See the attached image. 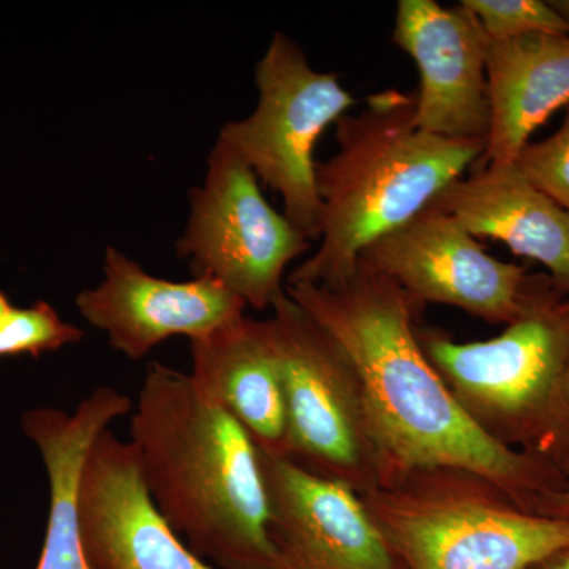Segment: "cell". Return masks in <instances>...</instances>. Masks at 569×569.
Masks as SVG:
<instances>
[{
	"mask_svg": "<svg viewBox=\"0 0 569 569\" xmlns=\"http://www.w3.org/2000/svg\"><path fill=\"white\" fill-rule=\"evenodd\" d=\"M287 295L342 348L353 367L380 466V486L419 470L455 468L489 479L541 512L548 463L500 447L463 413L419 342L425 306L365 258L332 284L288 283Z\"/></svg>",
	"mask_w": 569,
	"mask_h": 569,
	"instance_id": "obj_1",
	"label": "cell"
},
{
	"mask_svg": "<svg viewBox=\"0 0 569 569\" xmlns=\"http://www.w3.org/2000/svg\"><path fill=\"white\" fill-rule=\"evenodd\" d=\"M130 433L153 501L194 556L217 569H284L258 449L189 373L148 366Z\"/></svg>",
	"mask_w": 569,
	"mask_h": 569,
	"instance_id": "obj_2",
	"label": "cell"
},
{
	"mask_svg": "<svg viewBox=\"0 0 569 569\" xmlns=\"http://www.w3.org/2000/svg\"><path fill=\"white\" fill-rule=\"evenodd\" d=\"M336 138L339 151L316 168L320 246L288 283L346 279L367 247L429 208L486 151V141L419 129L415 97L396 89L373 93L365 110L339 119Z\"/></svg>",
	"mask_w": 569,
	"mask_h": 569,
	"instance_id": "obj_3",
	"label": "cell"
},
{
	"mask_svg": "<svg viewBox=\"0 0 569 569\" xmlns=\"http://www.w3.org/2000/svg\"><path fill=\"white\" fill-rule=\"evenodd\" d=\"M419 342L486 437L542 463L569 460V301L542 291L493 339L419 326Z\"/></svg>",
	"mask_w": 569,
	"mask_h": 569,
	"instance_id": "obj_4",
	"label": "cell"
},
{
	"mask_svg": "<svg viewBox=\"0 0 569 569\" xmlns=\"http://www.w3.org/2000/svg\"><path fill=\"white\" fill-rule=\"evenodd\" d=\"M395 569H530L569 550V518L471 471L419 470L362 496Z\"/></svg>",
	"mask_w": 569,
	"mask_h": 569,
	"instance_id": "obj_5",
	"label": "cell"
},
{
	"mask_svg": "<svg viewBox=\"0 0 569 569\" xmlns=\"http://www.w3.org/2000/svg\"><path fill=\"white\" fill-rule=\"evenodd\" d=\"M258 103L252 114L224 123L219 140L276 190L283 216L306 238L320 239L323 204L317 189L316 148L328 127L347 116L356 99L335 73L310 66L302 48L276 32L254 67Z\"/></svg>",
	"mask_w": 569,
	"mask_h": 569,
	"instance_id": "obj_6",
	"label": "cell"
},
{
	"mask_svg": "<svg viewBox=\"0 0 569 569\" xmlns=\"http://www.w3.org/2000/svg\"><path fill=\"white\" fill-rule=\"evenodd\" d=\"M271 310L266 321L287 408V459L366 496L380 486V466L353 367L287 291Z\"/></svg>",
	"mask_w": 569,
	"mask_h": 569,
	"instance_id": "obj_7",
	"label": "cell"
},
{
	"mask_svg": "<svg viewBox=\"0 0 569 569\" xmlns=\"http://www.w3.org/2000/svg\"><path fill=\"white\" fill-rule=\"evenodd\" d=\"M179 257L194 277H209L233 291L247 307L271 309L283 293V276L310 241L277 212L261 192L257 174L217 138L203 186L190 192Z\"/></svg>",
	"mask_w": 569,
	"mask_h": 569,
	"instance_id": "obj_8",
	"label": "cell"
},
{
	"mask_svg": "<svg viewBox=\"0 0 569 569\" xmlns=\"http://www.w3.org/2000/svg\"><path fill=\"white\" fill-rule=\"evenodd\" d=\"M361 258L419 305L458 307L488 323L511 325L545 291L522 266L497 260L458 220L430 206Z\"/></svg>",
	"mask_w": 569,
	"mask_h": 569,
	"instance_id": "obj_9",
	"label": "cell"
},
{
	"mask_svg": "<svg viewBox=\"0 0 569 569\" xmlns=\"http://www.w3.org/2000/svg\"><path fill=\"white\" fill-rule=\"evenodd\" d=\"M78 523L92 569H217L163 518L132 441L110 429L92 441L77 489Z\"/></svg>",
	"mask_w": 569,
	"mask_h": 569,
	"instance_id": "obj_10",
	"label": "cell"
},
{
	"mask_svg": "<svg viewBox=\"0 0 569 569\" xmlns=\"http://www.w3.org/2000/svg\"><path fill=\"white\" fill-rule=\"evenodd\" d=\"M392 41L419 71L415 122L449 140L488 142L489 96L486 50L489 37L459 3L400 0Z\"/></svg>",
	"mask_w": 569,
	"mask_h": 569,
	"instance_id": "obj_11",
	"label": "cell"
},
{
	"mask_svg": "<svg viewBox=\"0 0 569 569\" xmlns=\"http://www.w3.org/2000/svg\"><path fill=\"white\" fill-rule=\"evenodd\" d=\"M103 280L74 299L80 316L108 337L112 350L132 361L164 340L198 339L246 316V302L209 277L186 282L159 279L116 247L103 258Z\"/></svg>",
	"mask_w": 569,
	"mask_h": 569,
	"instance_id": "obj_12",
	"label": "cell"
},
{
	"mask_svg": "<svg viewBox=\"0 0 569 569\" xmlns=\"http://www.w3.org/2000/svg\"><path fill=\"white\" fill-rule=\"evenodd\" d=\"M258 459L268 533L284 569H395L356 490L260 449Z\"/></svg>",
	"mask_w": 569,
	"mask_h": 569,
	"instance_id": "obj_13",
	"label": "cell"
},
{
	"mask_svg": "<svg viewBox=\"0 0 569 569\" xmlns=\"http://www.w3.org/2000/svg\"><path fill=\"white\" fill-rule=\"evenodd\" d=\"M430 208L448 213L475 238L503 242L549 269L569 291V212L537 189L515 163L489 164L449 183Z\"/></svg>",
	"mask_w": 569,
	"mask_h": 569,
	"instance_id": "obj_14",
	"label": "cell"
},
{
	"mask_svg": "<svg viewBox=\"0 0 569 569\" xmlns=\"http://www.w3.org/2000/svg\"><path fill=\"white\" fill-rule=\"evenodd\" d=\"M194 388L266 455L287 458V408L268 321L242 316L189 340Z\"/></svg>",
	"mask_w": 569,
	"mask_h": 569,
	"instance_id": "obj_15",
	"label": "cell"
},
{
	"mask_svg": "<svg viewBox=\"0 0 569 569\" xmlns=\"http://www.w3.org/2000/svg\"><path fill=\"white\" fill-rule=\"evenodd\" d=\"M132 400L112 387H99L74 411L40 407L21 415V429L39 449L48 486L50 511L36 569H92L82 548L78 523V478L86 455L116 419L132 413Z\"/></svg>",
	"mask_w": 569,
	"mask_h": 569,
	"instance_id": "obj_16",
	"label": "cell"
},
{
	"mask_svg": "<svg viewBox=\"0 0 569 569\" xmlns=\"http://www.w3.org/2000/svg\"><path fill=\"white\" fill-rule=\"evenodd\" d=\"M489 134L477 167L515 163L530 137L569 104L568 36L490 40L486 50Z\"/></svg>",
	"mask_w": 569,
	"mask_h": 569,
	"instance_id": "obj_17",
	"label": "cell"
},
{
	"mask_svg": "<svg viewBox=\"0 0 569 569\" xmlns=\"http://www.w3.org/2000/svg\"><path fill=\"white\" fill-rule=\"evenodd\" d=\"M82 339V329L62 320L50 302L37 301L22 309L13 306L0 323V358L21 355L39 358Z\"/></svg>",
	"mask_w": 569,
	"mask_h": 569,
	"instance_id": "obj_18",
	"label": "cell"
},
{
	"mask_svg": "<svg viewBox=\"0 0 569 569\" xmlns=\"http://www.w3.org/2000/svg\"><path fill=\"white\" fill-rule=\"evenodd\" d=\"M463 7L477 18L490 40H511L519 37L568 36L569 24L563 17L541 0H462Z\"/></svg>",
	"mask_w": 569,
	"mask_h": 569,
	"instance_id": "obj_19",
	"label": "cell"
},
{
	"mask_svg": "<svg viewBox=\"0 0 569 569\" xmlns=\"http://www.w3.org/2000/svg\"><path fill=\"white\" fill-rule=\"evenodd\" d=\"M537 189L569 212V104L552 137L529 142L515 162Z\"/></svg>",
	"mask_w": 569,
	"mask_h": 569,
	"instance_id": "obj_20",
	"label": "cell"
},
{
	"mask_svg": "<svg viewBox=\"0 0 569 569\" xmlns=\"http://www.w3.org/2000/svg\"><path fill=\"white\" fill-rule=\"evenodd\" d=\"M545 515L565 516L569 518V488L553 493L552 497L546 501Z\"/></svg>",
	"mask_w": 569,
	"mask_h": 569,
	"instance_id": "obj_21",
	"label": "cell"
},
{
	"mask_svg": "<svg viewBox=\"0 0 569 569\" xmlns=\"http://www.w3.org/2000/svg\"><path fill=\"white\" fill-rule=\"evenodd\" d=\"M530 569H569V550L556 553L550 559L541 561L537 567Z\"/></svg>",
	"mask_w": 569,
	"mask_h": 569,
	"instance_id": "obj_22",
	"label": "cell"
},
{
	"mask_svg": "<svg viewBox=\"0 0 569 569\" xmlns=\"http://www.w3.org/2000/svg\"><path fill=\"white\" fill-rule=\"evenodd\" d=\"M11 307H13V305H11L9 296L3 293L2 288H0V323H2V320L7 317V313L10 312Z\"/></svg>",
	"mask_w": 569,
	"mask_h": 569,
	"instance_id": "obj_23",
	"label": "cell"
},
{
	"mask_svg": "<svg viewBox=\"0 0 569 569\" xmlns=\"http://www.w3.org/2000/svg\"><path fill=\"white\" fill-rule=\"evenodd\" d=\"M550 6H552L553 9L559 11L561 17H563L569 24V0H552V2H550Z\"/></svg>",
	"mask_w": 569,
	"mask_h": 569,
	"instance_id": "obj_24",
	"label": "cell"
}]
</instances>
